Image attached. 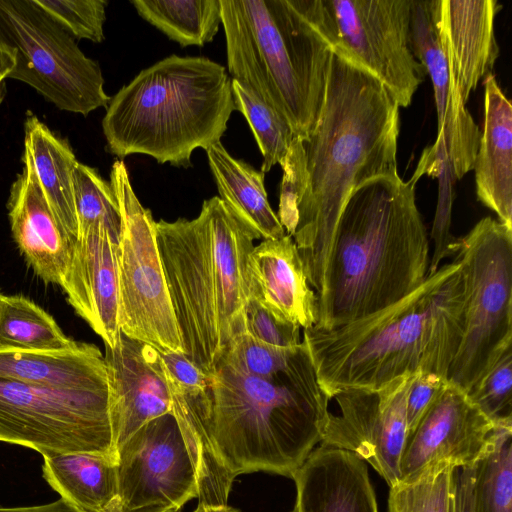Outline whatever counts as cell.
<instances>
[{"mask_svg": "<svg viewBox=\"0 0 512 512\" xmlns=\"http://www.w3.org/2000/svg\"><path fill=\"white\" fill-rule=\"evenodd\" d=\"M473 512H512V423L501 425L475 466Z\"/></svg>", "mask_w": 512, "mask_h": 512, "instance_id": "f546056e", "label": "cell"}, {"mask_svg": "<svg viewBox=\"0 0 512 512\" xmlns=\"http://www.w3.org/2000/svg\"><path fill=\"white\" fill-rule=\"evenodd\" d=\"M503 421L495 423L457 385L447 386L407 436L399 482L410 483L433 467L475 466L492 448Z\"/></svg>", "mask_w": 512, "mask_h": 512, "instance_id": "9a60e30c", "label": "cell"}, {"mask_svg": "<svg viewBox=\"0 0 512 512\" xmlns=\"http://www.w3.org/2000/svg\"><path fill=\"white\" fill-rule=\"evenodd\" d=\"M291 478L292 512H379L367 463L349 451L320 444Z\"/></svg>", "mask_w": 512, "mask_h": 512, "instance_id": "44dd1931", "label": "cell"}, {"mask_svg": "<svg viewBox=\"0 0 512 512\" xmlns=\"http://www.w3.org/2000/svg\"><path fill=\"white\" fill-rule=\"evenodd\" d=\"M332 51L360 66L406 108L425 75L410 41L411 0H321Z\"/></svg>", "mask_w": 512, "mask_h": 512, "instance_id": "7c38bea8", "label": "cell"}, {"mask_svg": "<svg viewBox=\"0 0 512 512\" xmlns=\"http://www.w3.org/2000/svg\"><path fill=\"white\" fill-rule=\"evenodd\" d=\"M22 162V171L10 188L7 202L11 232L34 273L44 282L60 286L73 244L55 218L24 156Z\"/></svg>", "mask_w": 512, "mask_h": 512, "instance_id": "d6986e66", "label": "cell"}, {"mask_svg": "<svg viewBox=\"0 0 512 512\" xmlns=\"http://www.w3.org/2000/svg\"><path fill=\"white\" fill-rule=\"evenodd\" d=\"M106 108L102 128L110 154H144L183 168L196 148L221 141L235 110L224 66L175 54L140 71Z\"/></svg>", "mask_w": 512, "mask_h": 512, "instance_id": "52a82bcc", "label": "cell"}, {"mask_svg": "<svg viewBox=\"0 0 512 512\" xmlns=\"http://www.w3.org/2000/svg\"><path fill=\"white\" fill-rule=\"evenodd\" d=\"M14 68V57L11 51L0 43V83L8 78Z\"/></svg>", "mask_w": 512, "mask_h": 512, "instance_id": "7bdbcfd3", "label": "cell"}, {"mask_svg": "<svg viewBox=\"0 0 512 512\" xmlns=\"http://www.w3.org/2000/svg\"><path fill=\"white\" fill-rule=\"evenodd\" d=\"M5 96V84L4 82L0 83V104L2 103Z\"/></svg>", "mask_w": 512, "mask_h": 512, "instance_id": "bcb514c9", "label": "cell"}, {"mask_svg": "<svg viewBox=\"0 0 512 512\" xmlns=\"http://www.w3.org/2000/svg\"><path fill=\"white\" fill-rule=\"evenodd\" d=\"M231 79L305 140L319 116L332 54L321 0H220Z\"/></svg>", "mask_w": 512, "mask_h": 512, "instance_id": "8992f818", "label": "cell"}, {"mask_svg": "<svg viewBox=\"0 0 512 512\" xmlns=\"http://www.w3.org/2000/svg\"><path fill=\"white\" fill-rule=\"evenodd\" d=\"M475 466L454 469L451 485L450 512H473Z\"/></svg>", "mask_w": 512, "mask_h": 512, "instance_id": "60d3db41", "label": "cell"}, {"mask_svg": "<svg viewBox=\"0 0 512 512\" xmlns=\"http://www.w3.org/2000/svg\"><path fill=\"white\" fill-rule=\"evenodd\" d=\"M463 307L461 269L454 260L380 311L331 330L304 329L302 342L329 399L377 390L405 374L447 378L462 338Z\"/></svg>", "mask_w": 512, "mask_h": 512, "instance_id": "7a4b0ae2", "label": "cell"}, {"mask_svg": "<svg viewBox=\"0 0 512 512\" xmlns=\"http://www.w3.org/2000/svg\"><path fill=\"white\" fill-rule=\"evenodd\" d=\"M23 155L29 162L58 223L73 244L78 237L73 171L78 162L69 143L34 114L24 124Z\"/></svg>", "mask_w": 512, "mask_h": 512, "instance_id": "484cf974", "label": "cell"}, {"mask_svg": "<svg viewBox=\"0 0 512 512\" xmlns=\"http://www.w3.org/2000/svg\"><path fill=\"white\" fill-rule=\"evenodd\" d=\"M495 423L512 420V347L506 349L466 392Z\"/></svg>", "mask_w": 512, "mask_h": 512, "instance_id": "e575fe53", "label": "cell"}, {"mask_svg": "<svg viewBox=\"0 0 512 512\" xmlns=\"http://www.w3.org/2000/svg\"><path fill=\"white\" fill-rule=\"evenodd\" d=\"M302 348V341L298 346L288 349L269 346L252 337L245 329L234 338L220 363L245 374L272 377L287 369Z\"/></svg>", "mask_w": 512, "mask_h": 512, "instance_id": "836d02e7", "label": "cell"}, {"mask_svg": "<svg viewBox=\"0 0 512 512\" xmlns=\"http://www.w3.org/2000/svg\"><path fill=\"white\" fill-rule=\"evenodd\" d=\"M235 110L247 120L262 154L261 171L266 173L285 158L296 135L289 124L248 89L231 79Z\"/></svg>", "mask_w": 512, "mask_h": 512, "instance_id": "4dcf8cb0", "label": "cell"}, {"mask_svg": "<svg viewBox=\"0 0 512 512\" xmlns=\"http://www.w3.org/2000/svg\"><path fill=\"white\" fill-rule=\"evenodd\" d=\"M429 262L415 183L399 174L362 183L340 215L314 327L331 330L396 303L423 284Z\"/></svg>", "mask_w": 512, "mask_h": 512, "instance_id": "3957f363", "label": "cell"}, {"mask_svg": "<svg viewBox=\"0 0 512 512\" xmlns=\"http://www.w3.org/2000/svg\"><path fill=\"white\" fill-rule=\"evenodd\" d=\"M72 37L101 43L106 20L105 0H34Z\"/></svg>", "mask_w": 512, "mask_h": 512, "instance_id": "d590c367", "label": "cell"}, {"mask_svg": "<svg viewBox=\"0 0 512 512\" xmlns=\"http://www.w3.org/2000/svg\"><path fill=\"white\" fill-rule=\"evenodd\" d=\"M3 296H4V295L2 294V292H1V290H0V305H1V302H2V299H3Z\"/></svg>", "mask_w": 512, "mask_h": 512, "instance_id": "7dc6e473", "label": "cell"}, {"mask_svg": "<svg viewBox=\"0 0 512 512\" xmlns=\"http://www.w3.org/2000/svg\"><path fill=\"white\" fill-rule=\"evenodd\" d=\"M0 43L14 57L8 78L30 85L60 110L86 116L108 106L98 62L34 0H0Z\"/></svg>", "mask_w": 512, "mask_h": 512, "instance_id": "9c48e42d", "label": "cell"}, {"mask_svg": "<svg viewBox=\"0 0 512 512\" xmlns=\"http://www.w3.org/2000/svg\"><path fill=\"white\" fill-rule=\"evenodd\" d=\"M473 169L477 199L512 230V104L491 73L484 81V124Z\"/></svg>", "mask_w": 512, "mask_h": 512, "instance_id": "7402d4cb", "label": "cell"}, {"mask_svg": "<svg viewBox=\"0 0 512 512\" xmlns=\"http://www.w3.org/2000/svg\"><path fill=\"white\" fill-rule=\"evenodd\" d=\"M124 512L148 507L179 511L198 496L197 477L174 416L148 422L117 448Z\"/></svg>", "mask_w": 512, "mask_h": 512, "instance_id": "4fadbf2b", "label": "cell"}, {"mask_svg": "<svg viewBox=\"0 0 512 512\" xmlns=\"http://www.w3.org/2000/svg\"><path fill=\"white\" fill-rule=\"evenodd\" d=\"M141 18L182 47L213 41L221 24L220 0H132Z\"/></svg>", "mask_w": 512, "mask_h": 512, "instance_id": "83f0119b", "label": "cell"}, {"mask_svg": "<svg viewBox=\"0 0 512 512\" xmlns=\"http://www.w3.org/2000/svg\"><path fill=\"white\" fill-rule=\"evenodd\" d=\"M454 467H433L414 482L390 487L388 512H450Z\"/></svg>", "mask_w": 512, "mask_h": 512, "instance_id": "d6a6232c", "label": "cell"}, {"mask_svg": "<svg viewBox=\"0 0 512 512\" xmlns=\"http://www.w3.org/2000/svg\"><path fill=\"white\" fill-rule=\"evenodd\" d=\"M109 413L117 448L148 422L171 413V397L160 351L120 332L105 346Z\"/></svg>", "mask_w": 512, "mask_h": 512, "instance_id": "2e32d148", "label": "cell"}, {"mask_svg": "<svg viewBox=\"0 0 512 512\" xmlns=\"http://www.w3.org/2000/svg\"><path fill=\"white\" fill-rule=\"evenodd\" d=\"M417 373L397 377L377 390L336 394L340 413L330 412L320 444L354 453L389 487L397 484L408 436L406 401Z\"/></svg>", "mask_w": 512, "mask_h": 512, "instance_id": "5bb4252c", "label": "cell"}, {"mask_svg": "<svg viewBox=\"0 0 512 512\" xmlns=\"http://www.w3.org/2000/svg\"><path fill=\"white\" fill-rule=\"evenodd\" d=\"M182 353L210 377L245 330L253 237L214 196L192 220L155 222Z\"/></svg>", "mask_w": 512, "mask_h": 512, "instance_id": "277c9868", "label": "cell"}, {"mask_svg": "<svg viewBox=\"0 0 512 512\" xmlns=\"http://www.w3.org/2000/svg\"><path fill=\"white\" fill-rule=\"evenodd\" d=\"M329 400L304 343L272 377L220 363L207 388V430L218 462L233 481L256 471L291 478L321 442Z\"/></svg>", "mask_w": 512, "mask_h": 512, "instance_id": "5b68a950", "label": "cell"}, {"mask_svg": "<svg viewBox=\"0 0 512 512\" xmlns=\"http://www.w3.org/2000/svg\"><path fill=\"white\" fill-rule=\"evenodd\" d=\"M0 512H79L67 501L59 498L47 504L21 507H0Z\"/></svg>", "mask_w": 512, "mask_h": 512, "instance_id": "b9f144b4", "label": "cell"}, {"mask_svg": "<svg viewBox=\"0 0 512 512\" xmlns=\"http://www.w3.org/2000/svg\"><path fill=\"white\" fill-rule=\"evenodd\" d=\"M205 151L219 198L253 239L285 236V229L268 200L265 173L231 156L221 141Z\"/></svg>", "mask_w": 512, "mask_h": 512, "instance_id": "d4e9b609", "label": "cell"}, {"mask_svg": "<svg viewBox=\"0 0 512 512\" xmlns=\"http://www.w3.org/2000/svg\"><path fill=\"white\" fill-rule=\"evenodd\" d=\"M166 381L188 391H205L209 377L181 352H160Z\"/></svg>", "mask_w": 512, "mask_h": 512, "instance_id": "ab89813d", "label": "cell"}, {"mask_svg": "<svg viewBox=\"0 0 512 512\" xmlns=\"http://www.w3.org/2000/svg\"><path fill=\"white\" fill-rule=\"evenodd\" d=\"M464 289L463 331L448 382L467 392L512 347V230L484 217L455 252Z\"/></svg>", "mask_w": 512, "mask_h": 512, "instance_id": "ba28073f", "label": "cell"}, {"mask_svg": "<svg viewBox=\"0 0 512 512\" xmlns=\"http://www.w3.org/2000/svg\"><path fill=\"white\" fill-rule=\"evenodd\" d=\"M280 166L283 177L277 216L286 234L292 237L297 225V205L305 187L304 148L301 138L295 137Z\"/></svg>", "mask_w": 512, "mask_h": 512, "instance_id": "8d00e7d4", "label": "cell"}, {"mask_svg": "<svg viewBox=\"0 0 512 512\" xmlns=\"http://www.w3.org/2000/svg\"><path fill=\"white\" fill-rule=\"evenodd\" d=\"M448 384L447 378L432 372H418L406 401L408 435L417 427L426 412Z\"/></svg>", "mask_w": 512, "mask_h": 512, "instance_id": "f35d334b", "label": "cell"}, {"mask_svg": "<svg viewBox=\"0 0 512 512\" xmlns=\"http://www.w3.org/2000/svg\"><path fill=\"white\" fill-rule=\"evenodd\" d=\"M0 441L42 456L83 452L117 462L109 388L55 389L0 378Z\"/></svg>", "mask_w": 512, "mask_h": 512, "instance_id": "30bf717a", "label": "cell"}, {"mask_svg": "<svg viewBox=\"0 0 512 512\" xmlns=\"http://www.w3.org/2000/svg\"><path fill=\"white\" fill-rule=\"evenodd\" d=\"M130 512H172V511L169 509L163 508V507H148V508H143L140 510L130 511ZM177 512H180V511H177Z\"/></svg>", "mask_w": 512, "mask_h": 512, "instance_id": "f6af8a7d", "label": "cell"}, {"mask_svg": "<svg viewBox=\"0 0 512 512\" xmlns=\"http://www.w3.org/2000/svg\"><path fill=\"white\" fill-rule=\"evenodd\" d=\"M250 298L283 322L307 329L317 322L311 289L292 237L262 240L247 260Z\"/></svg>", "mask_w": 512, "mask_h": 512, "instance_id": "ffe728a7", "label": "cell"}, {"mask_svg": "<svg viewBox=\"0 0 512 512\" xmlns=\"http://www.w3.org/2000/svg\"><path fill=\"white\" fill-rule=\"evenodd\" d=\"M119 241L102 225L91 226L72 245L61 282L75 312L114 347L121 332Z\"/></svg>", "mask_w": 512, "mask_h": 512, "instance_id": "e0dca14e", "label": "cell"}, {"mask_svg": "<svg viewBox=\"0 0 512 512\" xmlns=\"http://www.w3.org/2000/svg\"><path fill=\"white\" fill-rule=\"evenodd\" d=\"M0 378L55 389L109 388L104 356L86 342L58 352L0 349Z\"/></svg>", "mask_w": 512, "mask_h": 512, "instance_id": "603a6c76", "label": "cell"}, {"mask_svg": "<svg viewBox=\"0 0 512 512\" xmlns=\"http://www.w3.org/2000/svg\"><path fill=\"white\" fill-rule=\"evenodd\" d=\"M245 329L258 341L278 348H294L300 341V327L283 322L253 299L245 313Z\"/></svg>", "mask_w": 512, "mask_h": 512, "instance_id": "74e56055", "label": "cell"}, {"mask_svg": "<svg viewBox=\"0 0 512 512\" xmlns=\"http://www.w3.org/2000/svg\"><path fill=\"white\" fill-rule=\"evenodd\" d=\"M42 475L79 512H124L116 462L105 456L83 452L44 455Z\"/></svg>", "mask_w": 512, "mask_h": 512, "instance_id": "4316f807", "label": "cell"}, {"mask_svg": "<svg viewBox=\"0 0 512 512\" xmlns=\"http://www.w3.org/2000/svg\"><path fill=\"white\" fill-rule=\"evenodd\" d=\"M78 344L54 318L23 295H4L0 305V349L58 352Z\"/></svg>", "mask_w": 512, "mask_h": 512, "instance_id": "f1b7e54d", "label": "cell"}, {"mask_svg": "<svg viewBox=\"0 0 512 512\" xmlns=\"http://www.w3.org/2000/svg\"><path fill=\"white\" fill-rule=\"evenodd\" d=\"M193 512H239L235 508L227 505L222 506H206L198 504Z\"/></svg>", "mask_w": 512, "mask_h": 512, "instance_id": "ee69618b", "label": "cell"}, {"mask_svg": "<svg viewBox=\"0 0 512 512\" xmlns=\"http://www.w3.org/2000/svg\"><path fill=\"white\" fill-rule=\"evenodd\" d=\"M400 107L383 84L332 51L316 124L303 140L305 187L292 236L309 285L324 306L338 221L353 190L398 174Z\"/></svg>", "mask_w": 512, "mask_h": 512, "instance_id": "6da1fadb", "label": "cell"}, {"mask_svg": "<svg viewBox=\"0 0 512 512\" xmlns=\"http://www.w3.org/2000/svg\"><path fill=\"white\" fill-rule=\"evenodd\" d=\"M495 0H432L433 20L451 80L466 103L499 55Z\"/></svg>", "mask_w": 512, "mask_h": 512, "instance_id": "ac0fdd59", "label": "cell"}, {"mask_svg": "<svg viewBox=\"0 0 512 512\" xmlns=\"http://www.w3.org/2000/svg\"><path fill=\"white\" fill-rule=\"evenodd\" d=\"M410 41L415 58L432 82L437 134L449 141L470 137L477 130V124L451 80L433 20L432 0H411Z\"/></svg>", "mask_w": 512, "mask_h": 512, "instance_id": "cb8c5ba5", "label": "cell"}, {"mask_svg": "<svg viewBox=\"0 0 512 512\" xmlns=\"http://www.w3.org/2000/svg\"><path fill=\"white\" fill-rule=\"evenodd\" d=\"M73 189L78 237L91 226L100 224L119 241L121 215L111 183L96 169L77 162L73 171Z\"/></svg>", "mask_w": 512, "mask_h": 512, "instance_id": "1f68e13d", "label": "cell"}, {"mask_svg": "<svg viewBox=\"0 0 512 512\" xmlns=\"http://www.w3.org/2000/svg\"><path fill=\"white\" fill-rule=\"evenodd\" d=\"M110 183L121 215L120 330L160 352L182 353L151 211L135 195L123 161L113 163Z\"/></svg>", "mask_w": 512, "mask_h": 512, "instance_id": "8fae6325", "label": "cell"}]
</instances>
